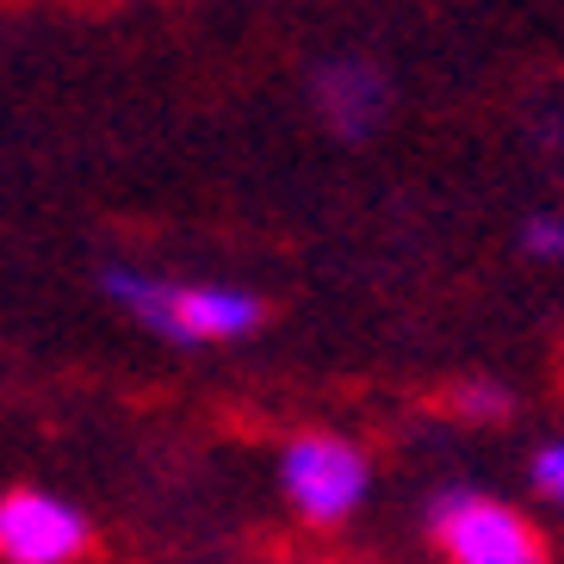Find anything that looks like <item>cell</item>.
I'll list each match as a JSON object with an SVG mask.
<instances>
[{
	"label": "cell",
	"mask_w": 564,
	"mask_h": 564,
	"mask_svg": "<svg viewBox=\"0 0 564 564\" xmlns=\"http://www.w3.org/2000/svg\"><path fill=\"white\" fill-rule=\"evenodd\" d=\"M100 285H106V299L124 304L143 329H155L162 341H181V348L254 335L261 316H267V304L254 299V292H230V285H181V280L137 273V267H106Z\"/></svg>",
	"instance_id": "cell-1"
},
{
	"label": "cell",
	"mask_w": 564,
	"mask_h": 564,
	"mask_svg": "<svg viewBox=\"0 0 564 564\" xmlns=\"http://www.w3.org/2000/svg\"><path fill=\"white\" fill-rule=\"evenodd\" d=\"M429 533L447 564H546V540L521 509L484 490H447L429 509Z\"/></svg>",
	"instance_id": "cell-2"
},
{
	"label": "cell",
	"mask_w": 564,
	"mask_h": 564,
	"mask_svg": "<svg viewBox=\"0 0 564 564\" xmlns=\"http://www.w3.org/2000/svg\"><path fill=\"white\" fill-rule=\"evenodd\" d=\"M366 484H372V465H366V453L354 447V441H341V434H299V441L280 453V490L311 528L348 521L366 502Z\"/></svg>",
	"instance_id": "cell-3"
},
{
	"label": "cell",
	"mask_w": 564,
	"mask_h": 564,
	"mask_svg": "<svg viewBox=\"0 0 564 564\" xmlns=\"http://www.w3.org/2000/svg\"><path fill=\"white\" fill-rule=\"evenodd\" d=\"M87 546H94V528L75 502L51 490L0 497V564H75Z\"/></svg>",
	"instance_id": "cell-4"
},
{
	"label": "cell",
	"mask_w": 564,
	"mask_h": 564,
	"mask_svg": "<svg viewBox=\"0 0 564 564\" xmlns=\"http://www.w3.org/2000/svg\"><path fill=\"white\" fill-rule=\"evenodd\" d=\"M311 106L335 137L360 143L391 118V75L366 56H329L311 68Z\"/></svg>",
	"instance_id": "cell-5"
},
{
	"label": "cell",
	"mask_w": 564,
	"mask_h": 564,
	"mask_svg": "<svg viewBox=\"0 0 564 564\" xmlns=\"http://www.w3.org/2000/svg\"><path fill=\"white\" fill-rule=\"evenodd\" d=\"M447 415H459V422H509L514 415V391L497 379H465L447 391Z\"/></svg>",
	"instance_id": "cell-6"
},
{
	"label": "cell",
	"mask_w": 564,
	"mask_h": 564,
	"mask_svg": "<svg viewBox=\"0 0 564 564\" xmlns=\"http://www.w3.org/2000/svg\"><path fill=\"white\" fill-rule=\"evenodd\" d=\"M521 249L533 261H564V212H533L521 224Z\"/></svg>",
	"instance_id": "cell-7"
},
{
	"label": "cell",
	"mask_w": 564,
	"mask_h": 564,
	"mask_svg": "<svg viewBox=\"0 0 564 564\" xmlns=\"http://www.w3.org/2000/svg\"><path fill=\"white\" fill-rule=\"evenodd\" d=\"M533 484H540L552 502H564V441L540 447V459H533Z\"/></svg>",
	"instance_id": "cell-8"
}]
</instances>
